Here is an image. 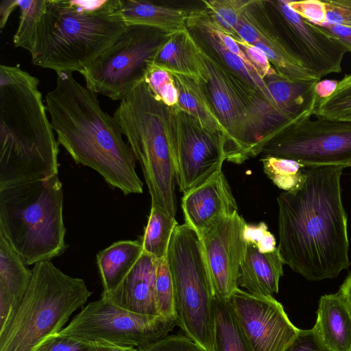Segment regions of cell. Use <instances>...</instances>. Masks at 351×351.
Segmentation results:
<instances>
[{"label": "cell", "instance_id": "cell-38", "mask_svg": "<svg viewBox=\"0 0 351 351\" xmlns=\"http://www.w3.org/2000/svg\"><path fill=\"white\" fill-rule=\"evenodd\" d=\"M322 1L325 8L324 25L332 24L351 27V0Z\"/></svg>", "mask_w": 351, "mask_h": 351}, {"label": "cell", "instance_id": "cell-6", "mask_svg": "<svg viewBox=\"0 0 351 351\" xmlns=\"http://www.w3.org/2000/svg\"><path fill=\"white\" fill-rule=\"evenodd\" d=\"M198 47L206 77L202 83L226 132L227 160L243 163L261 154L264 146L293 119Z\"/></svg>", "mask_w": 351, "mask_h": 351}, {"label": "cell", "instance_id": "cell-33", "mask_svg": "<svg viewBox=\"0 0 351 351\" xmlns=\"http://www.w3.org/2000/svg\"><path fill=\"white\" fill-rule=\"evenodd\" d=\"M144 81L155 97L170 108L178 107V93L172 74L154 62L147 63Z\"/></svg>", "mask_w": 351, "mask_h": 351}, {"label": "cell", "instance_id": "cell-43", "mask_svg": "<svg viewBox=\"0 0 351 351\" xmlns=\"http://www.w3.org/2000/svg\"><path fill=\"white\" fill-rule=\"evenodd\" d=\"M338 84L336 80H323L317 81L314 86L315 93L319 99L330 97L335 90Z\"/></svg>", "mask_w": 351, "mask_h": 351}, {"label": "cell", "instance_id": "cell-18", "mask_svg": "<svg viewBox=\"0 0 351 351\" xmlns=\"http://www.w3.org/2000/svg\"><path fill=\"white\" fill-rule=\"evenodd\" d=\"M157 258L143 252L123 281L101 298L127 311L143 315H159L155 300Z\"/></svg>", "mask_w": 351, "mask_h": 351}, {"label": "cell", "instance_id": "cell-20", "mask_svg": "<svg viewBox=\"0 0 351 351\" xmlns=\"http://www.w3.org/2000/svg\"><path fill=\"white\" fill-rule=\"evenodd\" d=\"M312 330L326 351H351V308L342 292L319 298Z\"/></svg>", "mask_w": 351, "mask_h": 351}, {"label": "cell", "instance_id": "cell-42", "mask_svg": "<svg viewBox=\"0 0 351 351\" xmlns=\"http://www.w3.org/2000/svg\"><path fill=\"white\" fill-rule=\"evenodd\" d=\"M319 26L329 34L338 39L347 52H351V27L332 24Z\"/></svg>", "mask_w": 351, "mask_h": 351}, {"label": "cell", "instance_id": "cell-13", "mask_svg": "<svg viewBox=\"0 0 351 351\" xmlns=\"http://www.w3.org/2000/svg\"><path fill=\"white\" fill-rule=\"evenodd\" d=\"M267 3L273 10L271 19L278 35L299 65L319 80L341 72L347 50L338 39L295 12L287 0Z\"/></svg>", "mask_w": 351, "mask_h": 351}, {"label": "cell", "instance_id": "cell-5", "mask_svg": "<svg viewBox=\"0 0 351 351\" xmlns=\"http://www.w3.org/2000/svg\"><path fill=\"white\" fill-rule=\"evenodd\" d=\"M113 116L141 165L152 206L175 217L179 108L165 105L143 80L121 101Z\"/></svg>", "mask_w": 351, "mask_h": 351}, {"label": "cell", "instance_id": "cell-27", "mask_svg": "<svg viewBox=\"0 0 351 351\" xmlns=\"http://www.w3.org/2000/svg\"><path fill=\"white\" fill-rule=\"evenodd\" d=\"M213 351H252L229 301L215 298Z\"/></svg>", "mask_w": 351, "mask_h": 351}, {"label": "cell", "instance_id": "cell-48", "mask_svg": "<svg viewBox=\"0 0 351 351\" xmlns=\"http://www.w3.org/2000/svg\"><path fill=\"white\" fill-rule=\"evenodd\" d=\"M350 167H351V166H350Z\"/></svg>", "mask_w": 351, "mask_h": 351}, {"label": "cell", "instance_id": "cell-44", "mask_svg": "<svg viewBox=\"0 0 351 351\" xmlns=\"http://www.w3.org/2000/svg\"><path fill=\"white\" fill-rule=\"evenodd\" d=\"M17 8V0H2L0 3V28L3 29L11 13Z\"/></svg>", "mask_w": 351, "mask_h": 351}, {"label": "cell", "instance_id": "cell-1", "mask_svg": "<svg viewBox=\"0 0 351 351\" xmlns=\"http://www.w3.org/2000/svg\"><path fill=\"white\" fill-rule=\"evenodd\" d=\"M343 165L306 167L295 189L277 197L279 249L285 264L311 281L336 278L350 266Z\"/></svg>", "mask_w": 351, "mask_h": 351}, {"label": "cell", "instance_id": "cell-8", "mask_svg": "<svg viewBox=\"0 0 351 351\" xmlns=\"http://www.w3.org/2000/svg\"><path fill=\"white\" fill-rule=\"evenodd\" d=\"M32 271L25 295L0 330V351H35L92 294L83 279L65 274L51 261L36 263Z\"/></svg>", "mask_w": 351, "mask_h": 351}, {"label": "cell", "instance_id": "cell-28", "mask_svg": "<svg viewBox=\"0 0 351 351\" xmlns=\"http://www.w3.org/2000/svg\"><path fill=\"white\" fill-rule=\"evenodd\" d=\"M178 225L176 218L151 206L143 234L139 239L143 252L157 259L166 257L173 232Z\"/></svg>", "mask_w": 351, "mask_h": 351}, {"label": "cell", "instance_id": "cell-25", "mask_svg": "<svg viewBox=\"0 0 351 351\" xmlns=\"http://www.w3.org/2000/svg\"><path fill=\"white\" fill-rule=\"evenodd\" d=\"M170 73L178 93V108L194 117L204 129L224 136L227 141L226 132L215 112L203 84L193 77Z\"/></svg>", "mask_w": 351, "mask_h": 351}, {"label": "cell", "instance_id": "cell-21", "mask_svg": "<svg viewBox=\"0 0 351 351\" xmlns=\"http://www.w3.org/2000/svg\"><path fill=\"white\" fill-rule=\"evenodd\" d=\"M284 264L278 247L272 252L261 253L255 246L247 244L238 285L252 295L273 296L278 292Z\"/></svg>", "mask_w": 351, "mask_h": 351}, {"label": "cell", "instance_id": "cell-10", "mask_svg": "<svg viewBox=\"0 0 351 351\" xmlns=\"http://www.w3.org/2000/svg\"><path fill=\"white\" fill-rule=\"evenodd\" d=\"M160 29L128 25L125 30L80 74L97 95L122 101L144 80L147 63L166 40Z\"/></svg>", "mask_w": 351, "mask_h": 351}, {"label": "cell", "instance_id": "cell-45", "mask_svg": "<svg viewBox=\"0 0 351 351\" xmlns=\"http://www.w3.org/2000/svg\"><path fill=\"white\" fill-rule=\"evenodd\" d=\"M94 351H139L137 348L118 346L106 343H93Z\"/></svg>", "mask_w": 351, "mask_h": 351}, {"label": "cell", "instance_id": "cell-11", "mask_svg": "<svg viewBox=\"0 0 351 351\" xmlns=\"http://www.w3.org/2000/svg\"><path fill=\"white\" fill-rule=\"evenodd\" d=\"M176 326V317L135 313L101 298L88 304L57 335L140 350L166 337Z\"/></svg>", "mask_w": 351, "mask_h": 351}, {"label": "cell", "instance_id": "cell-31", "mask_svg": "<svg viewBox=\"0 0 351 351\" xmlns=\"http://www.w3.org/2000/svg\"><path fill=\"white\" fill-rule=\"evenodd\" d=\"M251 0H202L212 24L219 30L237 39L236 29L240 17Z\"/></svg>", "mask_w": 351, "mask_h": 351}, {"label": "cell", "instance_id": "cell-4", "mask_svg": "<svg viewBox=\"0 0 351 351\" xmlns=\"http://www.w3.org/2000/svg\"><path fill=\"white\" fill-rule=\"evenodd\" d=\"M126 27L120 0H47L32 62L56 73H80Z\"/></svg>", "mask_w": 351, "mask_h": 351}, {"label": "cell", "instance_id": "cell-22", "mask_svg": "<svg viewBox=\"0 0 351 351\" xmlns=\"http://www.w3.org/2000/svg\"><path fill=\"white\" fill-rule=\"evenodd\" d=\"M32 277V269L0 234V330L25 295Z\"/></svg>", "mask_w": 351, "mask_h": 351}, {"label": "cell", "instance_id": "cell-7", "mask_svg": "<svg viewBox=\"0 0 351 351\" xmlns=\"http://www.w3.org/2000/svg\"><path fill=\"white\" fill-rule=\"evenodd\" d=\"M0 234L26 265L62 255L67 245L58 176L0 187Z\"/></svg>", "mask_w": 351, "mask_h": 351}, {"label": "cell", "instance_id": "cell-32", "mask_svg": "<svg viewBox=\"0 0 351 351\" xmlns=\"http://www.w3.org/2000/svg\"><path fill=\"white\" fill-rule=\"evenodd\" d=\"M351 114V74L338 80L337 88L328 97L319 99L314 114L317 117L338 119Z\"/></svg>", "mask_w": 351, "mask_h": 351}, {"label": "cell", "instance_id": "cell-16", "mask_svg": "<svg viewBox=\"0 0 351 351\" xmlns=\"http://www.w3.org/2000/svg\"><path fill=\"white\" fill-rule=\"evenodd\" d=\"M245 219L236 213L200 238L214 295L229 301L239 289L238 277L247 243Z\"/></svg>", "mask_w": 351, "mask_h": 351}, {"label": "cell", "instance_id": "cell-41", "mask_svg": "<svg viewBox=\"0 0 351 351\" xmlns=\"http://www.w3.org/2000/svg\"><path fill=\"white\" fill-rule=\"evenodd\" d=\"M285 351H326L318 341L312 329L301 330Z\"/></svg>", "mask_w": 351, "mask_h": 351}, {"label": "cell", "instance_id": "cell-47", "mask_svg": "<svg viewBox=\"0 0 351 351\" xmlns=\"http://www.w3.org/2000/svg\"><path fill=\"white\" fill-rule=\"evenodd\" d=\"M338 120L346 121H351V114H348V115L344 116V117H342L338 119Z\"/></svg>", "mask_w": 351, "mask_h": 351}, {"label": "cell", "instance_id": "cell-15", "mask_svg": "<svg viewBox=\"0 0 351 351\" xmlns=\"http://www.w3.org/2000/svg\"><path fill=\"white\" fill-rule=\"evenodd\" d=\"M229 302L252 351H285L300 331L273 296H258L239 288Z\"/></svg>", "mask_w": 351, "mask_h": 351}, {"label": "cell", "instance_id": "cell-17", "mask_svg": "<svg viewBox=\"0 0 351 351\" xmlns=\"http://www.w3.org/2000/svg\"><path fill=\"white\" fill-rule=\"evenodd\" d=\"M181 207L184 223L199 238L238 212L236 199L222 171L184 193Z\"/></svg>", "mask_w": 351, "mask_h": 351}, {"label": "cell", "instance_id": "cell-34", "mask_svg": "<svg viewBox=\"0 0 351 351\" xmlns=\"http://www.w3.org/2000/svg\"><path fill=\"white\" fill-rule=\"evenodd\" d=\"M154 289L158 315L176 317L173 281L166 257L158 260Z\"/></svg>", "mask_w": 351, "mask_h": 351}, {"label": "cell", "instance_id": "cell-24", "mask_svg": "<svg viewBox=\"0 0 351 351\" xmlns=\"http://www.w3.org/2000/svg\"><path fill=\"white\" fill-rule=\"evenodd\" d=\"M122 16L128 25L156 28L167 35L187 28L191 10L173 8L149 0H120Z\"/></svg>", "mask_w": 351, "mask_h": 351}, {"label": "cell", "instance_id": "cell-37", "mask_svg": "<svg viewBox=\"0 0 351 351\" xmlns=\"http://www.w3.org/2000/svg\"><path fill=\"white\" fill-rule=\"evenodd\" d=\"M234 40L244 51L248 60L262 79L265 80L278 74L262 50L241 39Z\"/></svg>", "mask_w": 351, "mask_h": 351}, {"label": "cell", "instance_id": "cell-39", "mask_svg": "<svg viewBox=\"0 0 351 351\" xmlns=\"http://www.w3.org/2000/svg\"><path fill=\"white\" fill-rule=\"evenodd\" d=\"M289 7L303 19L315 25L325 22V8L322 0H287Z\"/></svg>", "mask_w": 351, "mask_h": 351}, {"label": "cell", "instance_id": "cell-12", "mask_svg": "<svg viewBox=\"0 0 351 351\" xmlns=\"http://www.w3.org/2000/svg\"><path fill=\"white\" fill-rule=\"evenodd\" d=\"M305 114L291 121L264 146L263 156L295 160L305 167L351 166V121Z\"/></svg>", "mask_w": 351, "mask_h": 351}, {"label": "cell", "instance_id": "cell-29", "mask_svg": "<svg viewBox=\"0 0 351 351\" xmlns=\"http://www.w3.org/2000/svg\"><path fill=\"white\" fill-rule=\"evenodd\" d=\"M47 0H17L19 23L13 36L16 47L27 50L34 56L38 27L45 11Z\"/></svg>", "mask_w": 351, "mask_h": 351}, {"label": "cell", "instance_id": "cell-19", "mask_svg": "<svg viewBox=\"0 0 351 351\" xmlns=\"http://www.w3.org/2000/svg\"><path fill=\"white\" fill-rule=\"evenodd\" d=\"M186 27L202 49L215 57L226 69L261 92L276 108L265 80L261 78L256 70L249 67L239 57L227 49L219 38L204 8L191 10Z\"/></svg>", "mask_w": 351, "mask_h": 351}, {"label": "cell", "instance_id": "cell-14", "mask_svg": "<svg viewBox=\"0 0 351 351\" xmlns=\"http://www.w3.org/2000/svg\"><path fill=\"white\" fill-rule=\"evenodd\" d=\"M176 141L177 182L183 193L222 171L228 159L224 136L204 129L189 114L179 108Z\"/></svg>", "mask_w": 351, "mask_h": 351}, {"label": "cell", "instance_id": "cell-2", "mask_svg": "<svg viewBox=\"0 0 351 351\" xmlns=\"http://www.w3.org/2000/svg\"><path fill=\"white\" fill-rule=\"evenodd\" d=\"M56 74L45 103L59 145L77 164L96 171L111 187L125 195L142 193L136 159L118 121L101 108L97 94L73 73Z\"/></svg>", "mask_w": 351, "mask_h": 351}, {"label": "cell", "instance_id": "cell-9", "mask_svg": "<svg viewBox=\"0 0 351 351\" xmlns=\"http://www.w3.org/2000/svg\"><path fill=\"white\" fill-rule=\"evenodd\" d=\"M178 326L202 351H213L215 295L197 234L184 223L175 228L167 253Z\"/></svg>", "mask_w": 351, "mask_h": 351}, {"label": "cell", "instance_id": "cell-40", "mask_svg": "<svg viewBox=\"0 0 351 351\" xmlns=\"http://www.w3.org/2000/svg\"><path fill=\"white\" fill-rule=\"evenodd\" d=\"M35 351H94V345L93 343L56 335L47 339Z\"/></svg>", "mask_w": 351, "mask_h": 351}, {"label": "cell", "instance_id": "cell-46", "mask_svg": "<svg viewBox=\"0 0 351 351\" xmlns=\"http://www.w3.org/2000/svg\"><path fill=\"white\" fill-rule=\"evenodd\" d=\"M339 290L343 294L351 308V273L345 279L339 287Z\"/></svg>", "mask_w": 351, "mask_h": 351}, {"label": "cell", "instance_id": "cell-3", "mask_svg": "<svg viewBox=\"0 0 351 351\" xmlns=\"http://www.w3.org/2000/svg\"><path fill=\"white\" fill-rule=\"evenodd\" d=\"M39 80L0 65V187L58 176L59 143Z\"/></svg>", "mask_w": 351, "mask_h": 351}, {"label": "cell", "instance_id": "cell-35", "mask_svg": "<svg viewBox=\"0 0 351 351\" xmlns=\"http://www.w3.org/2000/svg\"><path fill=\"white\" fill-rule=\"evenodd\" d=\"M243 238L247 244L255 246L261 253H269L276 250V241L265 222L247 224L244 227Z\"/></svg>", "mask_w": 351, "mask_h": 351}, {"label": "cell", "instance_id": "cell-26", "mask_svg": "<svg viewBox=\"0 0 351 351\" xmlns=\"http://www.w3.org/2000/svg\"><path fill=\"white\" fill-rule=\"evenodd\" d=\"M143 252L140 240L117 241L99 251L96 261L103 286L102 293L114 290L131 271Z\"/></svg>", "mask_w": 351, "mask_h": 351}, {"label": "cell", "instance_id": "cell-23", "mask_svg": "<svg viewBox=\"0 0 351 351\" xmlns=\"http://www.w3.org/2000/svg\"><path fill=\"white\" fill-rule=\"evenodd\" d=\"M152 61L170 72L206 81L198 45L187 28L167 35Z\"/></svg>", "mask_w": 351, "mask_h": 351}, {"label": "cell", "instance_id": "cell-36", "mask_svg": "<svg viewBox=\"0 0 351 351\" xmlns=\"http://www.w3.org/2000/svg\"><path fill=\"white\" fill-rule=\"evenodd\" d=\"M139 351H202L186 335H168L139 350Z\"/></svg>", "mask_w": 351, "mask_h": 351}, {"label": "cell", "instance_id": "cell-30", "mask_svg": "<svg viewBox=\"0 0 351 351\" xmlns=\"http://www.w3.org/2000/svg\"><path fill=\"white\" fill-rule=\"evenodd\" d=\"M263 171L280 189L290 191L297 189L304 179L306 167L301 163L288 158L263 156L261 159Z\"/></svg>", "mask_w": 351, "mask_h": 351}]
</instances>
